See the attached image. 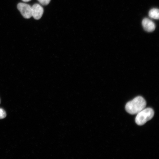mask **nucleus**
Instances as JSON below:
<instances>
[{
  "label": "nucleus",
  "instance_id": "nucleus-1",
  "mask_svg": "<svg viewBox=\"0 0 159 159\" xmlns=\"http://www.w3.org/2000/svg\"><path fill=\"white\" fill-rule=\"evenodd\" d=\"M146 106V102L143 97L138 96L127 103L125 109L129 114H137Z\"/></svg>",
  "mask_w": 159,
  "mask_h": 159
},
{
  "label": "nucleus",
  "instance_id": "nucleus-2",
  "mask_svg": "<svg viewBox=\"0 0 159 159\" xmlns=\"http://www.w3.org/2000/svg\"><path fill=\"white\" fill-rule=\"evenodd\" d=\"M154 114V111L152 108H144L137 114L135 122L137 125L142 126L152 119Z\"/></svg>",
  "mask_w": 159,
  "mask_h": 159
},
{
  "label": "nucleus",
  "instance_id": "nucleus-3",
  "mask_svg": "<svg viewBox=\"0 0 159 159\" xmlns=\"http://www.w3.org/2000/svg\"><path fill=\"white\" fill-rule=\"evenodd\" d=\"M17 7L25 18L29 19L32 17V8L30 5L25 3H20L17 5Z\"/></svg>",
  "mask_w": 159,
  "mask_h": 159
},
{
  "label": "nucleus",
  "instance_id": "nucleus-4",
  "mask_svg": "<svg viewBox=\"0 0 159 159\" xmlns=\"http://www.w3.org/2000/svg\"><path fill=\"white\" fill-rule=\"evenodd\" d=\"M32 16L36 20H39L42 16L43 13V9L39 4H35L32 7Z\"/></svg>",
  "mask_w": 159,
  "mask_h": 159
},
{
  "label": "nucleus",
  "instance_id": "nucleus-5",
  "mask_svg": "<svg viewBox=\"0 0 159 159\" xmlns=\"http://www.w3.org/2000/svg\"><path fill=\"white\" fill-rule=\"evenodd\" d=\"M142 24L145 30L148 32L154 31L156 28V25L153 22L148 18L143 20Z\"/></svg>",
  "mask_w": 159,
  "mask_h": 159
},
{
  "label": "nucleus",
  "instance_id": "nucleus-6",
  "mask_svg": "<svg viewBox=\"0 0 159 159\" xmlns=\"http://www.w3.org/2000/svg\"><path fill=\"white\" fill-rule=\"evenodd\" d=\"M149 16L152 18L158 19L159 17V10L157 9H151L149 11Z\"/></svg>",
  "mask_w": 159,
  "mask_h": 159
},
{
  "label": "nucleus",
  "instance_id": "nucleus-7",
  "mask_svg": "<svg viewBox=\"0 0 159 159\" xmlns=\"http://www.w3.org/2000/svg\"><path fill=\"white\" fill-rule=\"evenodd\" d=\"M7 116V114L3 109L0 108V119H4Z\"/></svg>",
  "mask_w": 159,
  "mask_h": 159
},
{
  "label": "nucleus",
  "instance_id": "nucleus-8",
  "mask_svg": "<svg viewBox=\"0 0 159 159\" xmlns=\"http://www.w3.org/2000/svg\"><path fill=\"white\" fill-rule=\"evenodd\" d=\"M51 1V0H38L41 4L43 6L48 5Z\"/></svg>",
  "mask_w": 159,
  "mask_h": 159
},
{
  "label": "nucleus",
  "instance_id": "nucleus-9",
  "mask_svg": "<svg viewBox=\"0 0 159 159\" xmlns=\"http://www.w3.org/2000/svg\"><path fill=\"white\" fill-rule=\"evenodd\" d=\"M22 1L24 2H27L31 1V0H22Z\"/></svg>",
  "mask_w": 159,
  "mask_h": 159
},
{
  "label": "nucleus",
  "instance_id": "nucleus-10",
  "mask_svg": "<svg viewBox=\"0 0 159 159\" xmlns=\"http://www.w3.org/2000/svg\"><path fill=\"white\" fill-rule=\"evenodd\" d=\"M0 104H1V99H0Z\"/></svg>",
  "mask_w": 159,
  "mask_h": 159
}]
</instances>
